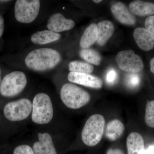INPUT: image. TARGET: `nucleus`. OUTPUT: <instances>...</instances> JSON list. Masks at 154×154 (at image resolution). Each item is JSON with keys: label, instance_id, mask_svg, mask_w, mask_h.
<instances>
[{"label": "nucleus", "instance_id": "nucleus-32", "mask_svg": "<svg viewBox=\"0 0 154 154\" xmlns=\"http://www.w3.org/2000/svg\"><path fill=\"white\" fill-rule=\"evenodd\" d=\"M10 2L9 1H0V2Z\"/></svg>", "mask_w": 154, "mask_h": 154}, {"label": "nucleus", "instance_id": "nucleus-20", "mask_svg": "<svg viewBox=\"0 0 154 154\" xmlns=\"http://www.w3.org/2000/svg\"><path fill=\"white\" fill-rule=\"evenodd\" d=\"M79 55L87 62L95 65H99L102 61V57L100 54L91 48L82 49L80 51Z\"/></svg>", "mask_w": 154, "mask_h": 154}, {"label": "nucleus", "instance_id": "nucleus-16", "mask_svg": "<svg viewBox=\"0 0 154 154\" xmlns=\"http://www.w3.org/2000/svg\"><path fill=\"white\" fill-rule=\"evenodd\" d=\"M97 26L98 38L96 42L100 46H103L113 35L114 26L112 22L107 20L99 22Z\"/></svg>", "mask_w": 154, "mask_h": 154}, {"label": "nucleus", "instance_id": "nucleus-4", "mask_svg": "<svg viewBox=\"0 0 154 154\" xmlns=\"http://www.w3.org/2000/svg\"><path fill=\"white\" fill-rule=\"evenodd\" d=\"M105 119L100 114L91 116L86 121L82 133V140L87 146H94L102 139L105 126Z\"/></svg>", "mask_w": 154, "mask_h": 154}, {"label": "nucleus", "instance_id": "nucleus-25", "mask_svg": "<svg viewBox=\"0 0 154 154\" xmlns=\"http://www.w3.org/2000/svg\"><path fill=\"white\" fill-rule=\"evenodd\" d=\"M13 154H34L32 148L28 145H22L15 149Z\"/></svg>", "mask_w": 154, "mask_h": 154}, {"label": "nucleus", "instance_id": "nucleus-26", "mask_svg": "<svg viewBox=\"0 0 154 154\" xmlns=\"http://www.w3.org/2000/svg\"><path fill=\"white\" fill-rule=\"evenodd\" d=\"M146 28L154 34V16H150L145 22Z\"/></svg>", "mask_w": 154, "mask_h": 154}, {"label": "nucleus", "instance_id": "nucleus-1", "mask_svg": "<svg viewBox=\"0 0 154 154\" xmlns=\"http://www.w3.org/2000/svg\"><path fill=\"white\" fill-rule=\"evenodd\" d=\"M61 60L60 54L55 50L40 48L28 54L25 59L26 66L36 72H45L55 68Z\"/></svg>", "mask_w": 154, "mask_h": 154}, {"label": "nucleus", "instance_id": "nucleus-31", "mask_svg": "<svg viewBox=\"0 0 154 154\" xmlns=\"http://www.w3.org/2000/svg\"><path fill=\"white\" fill-rule=\"evenodd\" d=\"M102 2V1H100V0H94V1H93V2L96 3V4H99V3L101 2Z\"/></svg>", "mask_w": 154, "mask_h": 154}, {"label": "nucleus", "instance_id": "nucleus-9", "mask_svg": "<svg viewBox=\"0 0 154 154\" xmlns=\"http://www.w3.org/2000/svg\"><path fill=\"white\" fill-rule=\"evenodd\" d=\"M68 79L71 82L94 89H101L103 86L101 79L90 74L70 72L68 75Z\"/></svg>", "mask_w": 154, "mask_h": 154}, {"label": "nucleus", "instance_id": "nucleus-11", "mask_svg": "<svg viewBox=\"0 0 154 154\" xmlns=\"http://www.w3.org/2000/svg\"><path fill=\"white\" fill-rule=\"evenodd\" d=\"M111 11L115 19L121 24L133 25L136 23L135 17L123 3L114 4L111 6Z\"/></svg>", "mask_w": 154, "mask_h": 154}, {"label": "nucleus", "instance_id": "nucleus-8", "mask_svg": "<svg viewBox=\"0 0 154 154\" xmlns=\"http://www.w3.org/2000/svg\"><path fill=\"white\" fill-rule=\"evenodd\" d=\"M116 60L119 68L129 73H137L143 69V61L139 56L131 50L119 52Z\"/></svg>", "mask_w": 154, "mask_h": 154}, {"label": "nucleus", "instance_id": "nucleus-13", "mask_svg": "<svg viewBox=\"0 0 154 154\" xmlns=\"http://www.w3.org/2000/svg\"><path fill=\"white\" fill-rule=\"evenodd\" d=\"M38 141L33 144L32 147L34 154H57L50 134L38 133Z\"/></svg>", "mask_w": 154, "mask_h": 154}, {"label": "nucleus", "instance_id": "nucleus-18", "mask_svg": "<svg viewBox=\"0 0 154 154\" xmlns=\"http://www.w3.org/2000/svg\"><path fill=\"white\" fill-rule=\"evenodd\" d=\"M98 29L97 25L92 23L84 31L80 41V45L82 49L88 48L97 41Z\"/></svg>", "mask_w": 154, "mask_h": 154}, {"label": "nucleus", "instance_id": "nucleus-28", "mask_svg": "<svg viewBox=\"0 0 154 154\" xmlns=\"http://www.w3.org/2000/svg\"><path fill=\"white\" fill-rule=\"evenodd\" d=\"M4 30V20L0 15V38L2 36Z\"/></svg>", "mask_w": 154, "mask_h": 154}, {"label": "nucleus", "instance_id": "nucleus-7", "mask_svg": "<svg viewBox=\"0 0 154 154\" xmlns=\"http://www.w3.org/2000/svg\"><path fill=\"white\" fill-rule=\"evenodd\" d=\"M32 110V102L24 98L8 103L4 107V113L10 121H20L28 118Z\"/></svg>", "mask_w": 154, "mask_h": 154}, {"label": "nucleus", "instance_id": "nucleus-10", "mask_svg": "<svg viewBox=\"0 0 154 154\" xmlns=\"http://www.w3.org/2000/svg\"><path fill=\"white\" fill-rule=\"evenodd\" d=\"M75 25V22L72 20L66 19L62 14L57 13L49 17L48 20L47 27L48 30L58 33L71 30Z\"/></svg>", "mask_w": 154, "mask_h": 154}, {"label": "nucleus", "instance_id": "nucleus-27", "mask_svg": "<svg viewBox=\"0 0 154 154\" xmlns=\"http://www.w3.org/2000/svg\"><path fill=\"white\" fill-rule=\"evenodd\" d=\"M106 154H124V153L120 149H110L107 151Z\"/></svg>", "mask_w": 154, "mask_h": 154}, {"label": "nucleus", "instance_id": "nucleus-30", "mask_svg": "<svg viewBox=\"0 0 154 154\" xmlns=\"http://www.w3.org/2000/svg\"><path fill=\"white\" fill-rule=\"evenodd\" d=\"M150 70L152 73H154V57L152 58L150 62Z\"/></svg>", "mask_w": 154, "mask_h": 154}, {"label": "nucleus", "instance_id": "nucleus-17", "mask_svg": "<svg viewBox=\"0 0 154 154\" xmlns=\"http://www.w3.org/2000/svg\"><path fill=\"white\" fill-rule=\"evenodd\" d=\"M60 37L59 33L50 30H44L33 34L31 37V41L35 44L44 45L57 41Z\"/></svg>", "mask_w": 154, "mask_h": 154}, {"label": "nucleus", "instance_id": "nucleus-23", "mask_svg": "<svg viewBox=\"0 0 154 154\" xmlns=\"http://www.w3.org/2000/svg\"><path fill=\"white\" fill-rule=\"evenodd\" d=\"M140 77L137 73H129L125 77V82L128 88L134 89L137 88L140 83Z\"/></svg>", "mask_w": 154, "mask_h": 154}, {"label": "nucleus", "instance_id": "nucleus-33", "mask_svg": "<svg viewBox=\"0 0 154 154\" xmlns=\"http://www.w3.org/2000/svg\"><path fill=\"white\" fill-rule=\"evenodd\" d=\"M1 69H0V82H1Z\"/></svg>", "mask_w": 154, "mask_h": 154}, {"label": "nucleus", "instance_id": "nucleus-3", "mask_svg": "<svg viewBox=\"0 0 154 154\" xmlns=\"http://www.w3.org/2000/svg\"><path fill=\"white\" fill-rule=\"evenodd\" d=\"M54 115L53 107L49 96L45 93L36 94L32 103V121L36 124L49 123Z\"/></svg>", "mask_w": 154, "mask_h": 154}, {"label": "nucleus", "instance_id": "nucleus-2", "mask_svg": "<svg viewBox=\"0 0 154 154\" xmlns=\"http://www.w3.org/2000/svg\"><path fill=\"white\" fill-rule=\"evenodd\" d=\"M60 96L64 104L72 109L84 107L91 100V96L87 91L72 83H66L62 86Z\"/></svg>", "mask_w": 154, "mask_h": 154}, {"label": "nucleus", "instance_id": "nucleus-14", "mask_svg": "<svg viewBox=\"0 0 154 154\" xmlns=\"http://www.w3.org/2000/svg\"><path fill=\"white\" fill-rule=\"evenodd\" d=\"M128 154H145L143 138L137 132H132L128 137L126 141Z\"/></svg>", "mask_w": 154, "mask_h": 154}, {"label": "nucleus", "instance_id": "nucleus-5", "mask_svg": "<svg viewBox=\"0 0 154 154\" xmlns=\"http://www.w3.org/2000/svg\"><path fill=\"white\" fill-rule=\"evenodd\" d=\"M27 83L25 74L21 71H14L6 75L0 85V93L5 97L17 96L23 91Z\"/></svg>", "mask_w": 154, "mask_h": 154}, {"label": "nucleus", "instance_id": "nucleus-15", "mask_svg": "<svg viewBox=\"0 0 154 154\" xmlns=\"http://www.w3.org/2000/svg\"><path fill=\"white\" fill-rule=\"evenodd\" d=\"M130 11L140 17H145L154 14V3L136 0L130 4Z\"/></svg>", "mask_w": 154, "mask_h": 154}, {"label": "nucleus", "instance_id": "nucleus-29", "mask_svg": "<svg viewBox=\"0 0 154 154\" xmlns=\"http://www.w3.org/2000/svg\"><path fill=\"white\" fill-rule=\"evenodd\" d=\"M145 154H154V144L150 146L145 150Z\"/></svg>", "mask_w": 154, "mask_h": 154}, {"label": "nucleus", "instance_id": "nucleus-24", "mask_svg": "<svg viewBox=\"0 0 154 154\" xmlns=\"http://www.w3.org/2000/svg\"><path fill=\"white\" fill-rule=\"evenodd\" d=\"M118 79V73L115 69H109L105 75V82L107 85H112L115 84Z\"/></svg>", "mask_w": 154, "mask_h": 154}, {"label": "nucleus", "instance_id": "nucleus-19", "mask_svg": "<svg viewBox=\"0 0 154 154\" xmlns=\"http://www.w3.org/2000/svg\"><path fill=\"white\" fill-rule=\"evenodd\" d=\"M124 125L119 119H113L106 125L105 136L109 140L115 141L119 138L124 132Z\"/></svg>", "mask_w": 154, "mask_h": 154}, {"label": "nucleus", "instance_id": "nucleus-21", "mask_svg": "<svg viewBox=\"0 0 154 154\" xmlns=\"http://www.w3.org/2000/svg\"><path fill=\"white\" fill-rule=\"evenodd\" d=\"M69 70L72 72L90 74L94 71V67L91 64L87 62L75 60L70 63Z\"/></svg>", "mask_w": 154, "mask_h": 154}, {"label": "nucleus", "instance_id": "nucleus-22", "mask_svg": "<svg viewBox=\"0 0 154 154\" xmlns=\"http://www.w3.org/2000/svg\"><path fill=\"white\" fill-rule=\"evenodd\" d=\"M145 121L148 126L154 128V100L150 101L147 104Z\"/></svg>", "mask_w": 154, "mask_h": 154}, {"label": "nucleus", "instance_id": "nucleus-6", "mask_svg": "<svg viewBox=\"0 0 154 154\" xmlns=\"http://www.w3.org/2000/svg\"><path fill=\"white\" fill-rule=\"evenodd\" d=\"M40 7L38 0H18L14 9L15 18L20 23H31L38 17Z\"/></svg>", "mask_w": 154, "mask_h": 154}, {"label": "nucleus", "instance_id": "nucleus-12", "mask_svg": "<svg viewBox=\"0 0 154 154\" xmlns=\"http://www.w3.org/2000/svg\"><path fill=\"white\" fill-rule=\"evenodd\" d=\"M138 46L142 50L149 51L154 48V34L146 28H138L133 33Z\"/></svg>", "mask_w": 154, "mask_h": 154}]
</instances>
